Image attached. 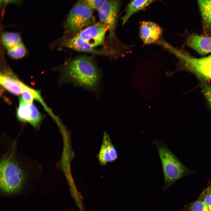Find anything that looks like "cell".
Masks as SVG:
<instances>
[{"label":"cell","instance_id":"obj_1","mask_svg":"<svg viewBox=\"0 0 211 211\" xmlns=\"http://www.w3.org/2000/svg\"><path fill=\"white\" fill-rule=\"evenodd\" d=\"M14 147L2 156L0 161V187L8 194L18 192L29 176L24 165L19 160Z\"/></svg>","mask_w":211,"mask_h":211},{"label":"cell","instance_id":"obj_2","mask_svg":"<svg viewBox=\"0 0 211 211\" xmlns=\"http://www.w3.org/2000/svg\"><path fill=\"white\" fill-rule=\"evenodd\" d=\"M65 81L89 90L98 87L100 75L98 70L89 58L80 57L71 61L62 73Z\"/></svg>","mask_w":211,"mask_h":211},{"label":"cell","instance_id":"obj_3","mask_svg":"<svg viewBox=\"0 0 211 211\" xmlns=\"http://www.w3.org/2000/svg\"><path fill=\"white\" fill-rule=\"evenodd\" d=\"M153 143L156 147L162 165L164 190L177 180L193 173L179 160L165 143L161 141H154Z\"/></svg>","mask_w":211,"mask_h":211},{"label":"cell","instance_id":"obj_4","mask_svg":"<svg viewBox=\"0 0 211 211\" xmlns=\"http://www.w3.org/2000/svg\"><path fill=\"white\" fill-rule=\"evenodd\" d=\"M163 47L176 56L185 69L201 81L211 80V55L203 58L194 57L167 42L164 43Z\"/></svg>","mask_w":211,"mask_h":211},{"label":"cell","instance_id":"obj_5","mask_svg":"<svg viewBox=\"0 0 211 211\" xmlns=\"http://www.w3.org/2000/svg\"><path fill=\"white\" fill-rule=\"evenodd\" d=\"M93 17V10L80 1L70 11L66 23L67 29L70 32L79 31L89 25Z\"/></svg>","mask_w":211,"mask_h":211},{"label":"cell","instance_id":"obj_6","mask_svg":"<svg viewBox=\"0 0 211 211\" xmlns=\"http://www.w3.org/2000/svg\"><path fill=\"white\" fill-rule=\"evenodd\" d=\"M119 8L118 0H108L98 10L100 21L108 28L110 38L115 36Z\"/></svg>","mask_w":211,"mask_h":211},{"label":"cell","instance_id":"obj_7","mask_svg":"<svg viewBox=\"0 0 211 211\" xmlns=\"http://www.w3.org/2000/svg\"><path fill=\"white\" fill-rule=\"evenodd\" d=\"M108 28L101 21L86 28L76 36L93 47L102 44Z\"/></svg>","mask_w":211,"mask_h":211},{"label":"cell","instance_id":"obj_8","mask_svg":"<svg viewBox=\"0 0 211 211\" xmlns=\"http://www.w3.org/2000/svg\"><path fill=\"white\" fill-rule=\"evenodd\" d=\"M16 115L19 121L29 123L35 127H37L42 120V115L35 105L20 101L16 109Z\"/></svg>","mask_w":211,"mask_h":211},{"label":"cell","instance_id":"obj_9","mask_svg":"<svg viewBox=\"0 0 211 211\" xmlns=\"http://www.w3.org/2000/svg\"><path fill=\"white\" fill-rule=\"evenodd\" d=\"M162 29L156 23L142 21L139 23V36L145 45L156 44L161 38Z\"/></svg>","mask_w":211,"mask_h":211},{"label":"cell","instance_id":"obj_10","mask_svg":"<svg viewBox=\"0 0 211 211\" xmlns=\"http://www.w3.org/2000/svg\"><path fill=\"white\" fill-rule=\"evenodd\" d=\"M0 82L5 89L16 96L21 94L26 85L9 69L5 70L1 72Z\"/></svg>","mask_w":211,"mask_h":211},{"label":"cell","instance_id":"obj_11","mask_svg":"<svg viewBox=\"0 0 211 211\" xmlns=\"http://www.w3.org/2000/svg\"><path fill=\"white\" fill-rule=\"evenodd\" d=\"M118 157L117 151L112 143L109 136L105 132L104 133L103 141L97 156L98 161L102 165L116 160Z\"/></svg>","mask_w":211,"mask_h":211},{"label":"cell","instance_id":"obj_12","mask_svg":"<svg viewBox=\"0 0 211 211\" xmlns=\"http://www.w3.org/2000/svg\"><path fill=\"white\" fill-rule=\"evenodd\" d=\"M62 45L65 47L81 52L106 55L113 54L119 55L115 51L110 52L96 49L94 47H92L76 36L63 42Z\"/></svg>","mask_w":211,"mask_h":211},{"label":"cell","instance_id":"obj_13","mask_svg":"<svg viewBox=\"0 0 211 211\" xmlns=\"http://www.w3.org/2000/svg\"><path fill=\"white\" fill-rule=\"evenodd\" d=\"M187 45L201 55L211 52V36L193 34L188 38Z\"/></svg>","mask_w":211,"mask_h":211},{"label":"cell","instance_id":"obj_14","mask_svg":"<svg viewBox=\"0 0 211 211\" xmlns=\"http://www.w3.org/2000/svg\"><path fill=\"white\" fill-rule=\"evenodd\" d=\"M206 35L211 36V0H197Z\"/></svg>","mask_w":211,"mask_h":211},{"label":"cell","instance_id":"obj_15","mask_svg":"<svg viewBox=\"0 0 211 211\" xmlns=\"http://www.w3.org/2000/svg\"><path fill=\"white\" fill-rule=\"evenodd\" d=\"M156 0H131L127 6L124 16L122 18V24H124L134 13L144 8Z\"/></svg>","mask_w":211,"mask_h":211},{"label":"cell","instance_id":"obj_16","mask_svg":"<svg viewBox=\"0 0 211 211\" xmlns=\"http://www.w3.org/2000/svg\"><path fill=\"white\" fill-rule=\"evenodd\" d=\"M19 101L25 103L31 104L35 100L42 102L40 91L29 87L26 85L23 88Z\"/></svg>","mask_w":211,"mask_h":211},{"label":"cell","instance_id":"obj_17","mask_svg":"<svg viewBox=\"0 0 211 211\" xmlns=\"http://www.w3.org/2000/svg\"><path fill=\"white\" fill-rule=\"evenodd\" d=\"M1 40L2 45L7 50L21 42L19 34L12 32L3 33L1 35Z\"/></svg>","mask_w":211,"mask_h":211},{"label":"cell","instance_id":"obj_18","mask_svg":"<svg viewBox=\"0 0 211 211\" xmlns=\"http://www.w3.org/2000/svg\"><path fill=\"white\" fill-rule=\"evenodd\" d=\"M26 52V48L22 42L7 50L8 55L14 59L23 58L25 56Z\"/></svg>","mask_w":211,"mask_h":211},{"label":"cell","instance_id":"obj_19","mask_svg":"<svg viewBox=\"0 0 211 211\" xmlns=\"http://www.w3.org/2000/svg\"><path fill=\"white\" fill-rule=\"evenodd\" d=\"M183 211H209L204 200L200 198L187 205Z\"/></svg>","mask_w":211,"mask_h":211},{"label":"cell","instance_id":"obj_20","mask_svg":"<svg viewBox=\"0 0 211 211\" xmlns=\"http://www.w3.org/2000/svg\"><path fill=\"white\" fill-rule=\"evenodd\" d=\"M199 198L204 200L209 211H211V181L209 182L207 187L202 192Z\"/></svg>","mask_w":211,"mask_h":211},{"label":"cell","instance_id":"obj_21","mask_svg":"<svg viewBox=\"0 0 211 211\" xmlns=\"http://www.w3.org/2000/svg\"><path fill=\"white\" fill-rule=\"evenodd\" d=\"M201 87L202 93L211 110V84L206 81H202Z\"/></svg>","mask_w":211,"mask_h":211},{"label":"cell","instance_id":"obj_22","mask_svg":"<svg viewBox=\"0 0 211 211\" xmlns=\"http://www.w3.org/2000/svg\"><path fill=\"white\" fill-rule=\"evenodd\" d=\"M108 0H81L82 2L92 10H98Z\"/></svg>","mask_w":211,"mask_h":211},{"label":"cell","instance_id":"obj_23","mask_svg":"<svg viewBox=\"0 0 211 211\" xmlns=\"http://www.w3.org/2000/svg\"><path fill=\"white\" fill-rule=\"evenodd\" d=\"M16 0H0L1 2L7 3H8L13 1Z\"/></svg>","mask_w":211,"mask_h":211}]
</instances>
